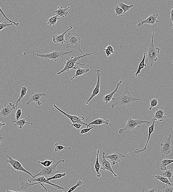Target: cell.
<instances>
[{
    "instance_id": "cell-51",
    "label": "cell",
    "mask_w": 173,
    "mask_h": 192,
    "mask_svg": "<svg viewBox=\"0 0 173 192\" xmlns=\"http://www.w3.org/2000/svg\"><path fill=\"white\" fill-rule=\"evenodd\" d=\"M7 192H26L14 191L11 190H7Z\"/></svg>"
},
{
    "instance_id": "cell-8",
    "label": "cell",
    "mask_w": 173,
    "mask_h": 192,
    "mask_svg": "<svg viewBox=\"0 0 173 192\" xmlns=\"http://www.w3.org/2000/svg\"><path fill=\"white\" fill-rule=\"evenodd\" d=\"M60 162L64 163L65 160H61L56 162L55 164H52L48 167H43L40 171L38 174L34 176L35 178L38 177V176H44L46 179L47 178L53 177L56 174L60 173V171H58L57 170V167L58 164Z\"/></svg>"
},
{
    "instance_id": "cell-40",
    "label": "cell",
    "mask_w": 173,
    "mask_h": 192,
    "mask_svg": "<svg viewBox=\"0 0 173 192\" xmlns=\"http://www.w3.org/2000/svg\"><path fill=\"white\" fill-rule=\"evenodd\" d=\"M150 107L149 108V110H151L153 107H156L158 104V100L156 98H153L150 101Z\"/></svg>"
},
{
    "instance_id": "cell-14",
    "label": "cell",
    "mask_w": 173,
    "mask_h": 192,
    "mask_svg": "<svg viewBox=\"0 0 173 192\" xmlns=\"http://www.w3.org/2000/svg\"><path fill=\"white\" fill-rule=\"evenodd\" d=\"M101 75V74L100 70H97L96 72V77L97 78V83L94 90H93V91L91 97L89 98V99L85 103L86 105L88 104L91 101V100L94 98L98 95L99 94H100Z\"/></svg>"
},
{
    "instance_id": "cell-1",
    "label": "cell",
    "mask_w": 173,
    "mask_h": 192,
    "mask_svg": "<svg viewBox=\"0 0 173 192\" xmlns=\"http://www.w3.org/2000/svg\"><path fill=\"white\" fill-rule=\"evenodd\" d=\"M128 84H126L125 89L123 90V93L119 97L113 98L111 104V107L112 108L116 105L122 106L123 109H125L127 107L131 105V103L134 101H140L139 99L135 98L130 93L128 89Z\"/></svg>"
},
{
    "instance_id": "cell-20",
    "label": "cell",
    "mask_w": 173,
    "mask_h": 192,
    "mask_svg": "<svg viewBox=\"0 0 173 192\" xmlns=\"http://www.w3.org/2000/svg\"><path fill=\"white\" fill-rule=\"evenodd\" d=\"M122 82H123V81H122V80H120L117 84L115 89H114L113 91L111 93L108 94H106L104 96L101 94L100 93V94L102 96L103 101L105 103L107 104L109 103L111 101V100H112L113 98V96L116 93L117 91H118V87H119L120 84L122 83Z\"/></svg>"
},
{
    "instance_id": "cell-48",
    "label": "cell",
    "mask_w": 173,
    "mask_h": 192,
    "mask_svg": "<svg viewBox=\"0 0 173 192\" xmlns=\"http://www.w3.org/2000/svg\"><path fill=\"white\" fill-rule=\"evenodd\" d=\"M104 50L105 52L107 57H109L112 55V53H111V52H110L106 48H104Z\"/></svg>"
},
{
    "instance_id": "cell-32",
    "label": "cell",
    "mask_w": 173,
    "mask_h": 192,
    "mask_svg": "<svg viewBox=\"0 0 173 192\" xmlns=\"http://www.w3.org/2000/svg\"><path fill=\"white\" fill-rule=\"evenodd\" d=\"M59 19V16L58 15H56L55 16H53L48 19L47 24L49 25L50 26H55Z\"/></svg>"
},
{
    "instance_id": "cell-28",
    "label": "cell",
    "mask_w": 173,
    "mask_h": 192,
    "mask_svg": "<svg viewBox=\"0 0 173 192\" xmlns=\"http://www.w3.org/2000/svg\"><path fill=\"white\" fill-rule=\"evenodd\" d=\"M173 162V160L166 159L164 158L163 160H161L160 162V169L161 170H167L166 166L171 164Z\"/></svg>"
},
{
    "instance_id": "cell-37",
    "label": "cell",
    "mask_w": 173,
    "mask_h": 192,
    "mask_svg": "<svg viewBox=\"0 0 173 192\" xmlns=\"http://www.w3.org/2000/svg\"><path fill=\"white\" fill-rule=\"evenodd\" d=\"M53 162V161L51 160H46L44 162H40V161H38V163L42 164L44 167H48L52 165V164Z\"/></svg>"
},
{
    "instance_id": "cell-39",
    "label": "cell",
    "mask_w": 173,
    "mask_h": 192,
    "mask_svg": "<svg viewBox=\"0 0 173 192\" xmlns=\"http://www.w3.org/2000/svg\"><path fill=\"white\" fill-rule=\"evenodd\" d=\"M82 185V182L81 180H79L78 181L77 183L75 185L73 186V187L70 189L67 192H73V191L75 190V189H77L78 187H79V186H81ZM61 192H64L63 191H61Z\"/></svg>"
},
{
    "instance_id": "cell-49",
    "label": "cell",
    "mask_w": 173,
    "mask_h": 192,
    "mask_svg": "<svg viewBox=\"0 0 173 192\" xmlns=\"http://www.w3.org/2000/svg\"><path fill=\"white\" fill-rule=\"evenodd\" d=\"M171 8V11H170L171 14L170 20L172 21V22L173 23V26L172 27V28L173 29V7H172Z\"/></svg>"
},
{
    "instance_id": "cell-7",
    "label": "cell",
    "mask_w": 173,
    "mask_h": 192,
    "mask_svg": "<svg viewBox=\"0 0 173 192\" xmlns=\"http://www.w3.org/2000/svg\"><path fill=\"white\" fill-rule=\"evenodd\" d=\"M73 51L69 52H60L57 50H54V51L49 53L45 54H41L33 52V56L34 57L37 56L42 58L49 59L55 62H58L60 59L63 58L67 54L71 53Z\"/></svg>"
},
{
    "instance_id": "cell-19",
    "label": "cell",
    "mask_w": 173,
    "mask_h": 192,
    "mask_svg": "<svg viewBox=\"0 0 173 192\" xmlns=\"http://www.w3.org/2000/svg\"><path fill=\"white\" fill-rule=\"evenodd\" d=\"M73 27V25H72L70 26V27L64 32L62 33L61 34L53 36L52 37V41H53V43H59L63 44L64 43L66 42L65 38V34L68 31L72 29Z\"/></svg>"
},
{
    "instance_id": "cell-25",
    "label": "cell",
    "mask_w": 173,
    "mask_h": 192,
    "mask_svg": "<svg viewBox=\"0 0 173 192\" xmlns=\"http://www.w3.org/2000/svg\"><path fill=\"white\" fill-rule=\"evenodd\" d=\"M110 121L109 120H104V119L102 118H99L95 119L92 122H91L88 124V127L87 128L90 127L91 125H101L104 124H105L107 125L109 124Z\"/></svg>"
},
{
    "instance_id": "cell-29",
    "label": "cell",
    "mask_w": 173,
    "mask_h": 192,
    "mask_svg": "<svg viewBox=\"0 0 173 192\" xmlns=\"http://www.w3.org/2000/svg\"><path fill=\"white\" fill-rule=\"evenodd\" d=\"M28 90V87H27L26 86H23V87L21 88L20 95L16 102V105H15L16 107L18 106V103L19 102H20L23 97L26 94Z\"/></svg>"
},
{
    "instance_id": "cell-15",
    "label": "cell",
    "mask_w": 173,
    "mask_h": 192,
    "mask_svg": "<svg viewBox=\"0 0 173 192\" xmlns=\"http://www.w3.org/2000/svg\"><path fill=\"white\" fill-rule=\"evenodd\" d=\"M46 94L41 93H33L31 96L30 99L26 103L27 105L29 106L30 103H35L37 105H41L42 103L41 102V99L42 97H48Z\"/></svg>"
},
{
    "instance_id": "cell-34",
    "label": "cell",
    "mask_w": 173,
    "mask_h": 192,
    "mask_svg": "<svg viewBox=\"0 0 173 192\" xmlns=\"http://www.w3.org/2000/svg\"><path fill=\"white\" fill-rule=\"evenodd\" d=\"M54 148L55 149V152H60L63 149H71V147H65L61 145L58 144V143H56L54 144Z\"/></svg>"
},
{
    "instance_id": "cell-4",
    "label": "cell",
    "mask_w": 173,
    "mask_h": 192,
    "mask_svg": "<svg viewBox=\"0 0 173 192\" xmlns=\"http://www.w3.org/2000/svg\"><path fill=\"white\" fill-rule=\"evenodd\" d=\"M152 38L151 43L149 45V48L147 50V54L146 58V61L149 62L151 66V69L153 70V65L155 62L158 60V56L160 53V49L157 47H155L153 43V37H154V30H153L152 32Z\"/></svg>"
},
{
    "instance_id": "cell-18",
    "label": "cell",
    "mask_w": 173,
    "mask_h": 192,
    "mask_svg": "<svg viewBox=\"0 0 173 192\" xmlns=\"http://www.w3.org/2000/svg\"><path fill=\"white\" fill-rule=\"evenodd\" d=\"M125 156L124 155L117 152L109 155H106V154L105 157L106 158L109 159L112 162L113 165H114L119 163L120 161V158H125Z\"/></svg>"
},
{
    "instance_id": "cell-35",
    "label": "cell",
    "mask_w": 173,
    "mask_h": 192,
    "mask_svg": "<svg viewBox=\"0 0 173 192\" xmlns=\"http://www.w3.org/2000/svg\"><path fill=\"white\" fill-rule=\"evenodd\" d=\"M114 10L115 11L116 16H118L121 17L123 16L124 14V11L118 5H116L114 7Z\"/></svg>"
},
{
    "instance_id": "cell-9",
    "label": "cell",
    "mask_w": 173,
    "mask_h": 192,
    "mask_svg": "<svg viewBox=\"0 0 173 192\" xmlns=\"http://www.w3.org/2000/svg\"><path fill=\"white\" fill-rule=\"evenodd\" d=\"M6 156L8 158V159L7 161V162L10 164L11 166L14 168L15 170H16L17 171H21L24 172V173L29 174L32 177L35 178L32 173L23 167L22 164L18 161L13 159L11 157L7 155V154H6Z\"/></svg>"
},
{
    "instance_id": "cell-13",
    "label": "cell",
    "mask_w": 173,
    "mask_h": 192,
    "mask_svg": "<svg viewBox=\"0 0 173 192\" xmlns=\"http://www.w3.org/2000/svg\"><path fill=\"white\" fill-rule=\"evenodd\" d=\"M159 16L158 13H155V14L149 15L147 18L144 20H142L140 19L138 21L137 26L140 27L144 24L154 25L156 23L159 22V21L157 20Z\"/></svg>"
},
{
    "instance_id": "cell-27",
    "label": "cell",
    "mask_w": 173,
    "mask_h": 192,
    "mask_svg": "<svg viewBox=\"0 0 173 192\" xmlns=\"http://www.w3.org/2000/svg\"><path fill=\"white\" fill-rule=\"evenodd\" d=\"M146 58V53H144V54L143 58L141 61L140 62L139 64V66H138V70L136 72L135 74V75L136 77H137L138 74L141 73V71L142 69L144 68L145 67L147 66V64L145 63V61Z\"/></svg>"
},
{
    "instance_id": "cell-36",
    "label": "cell",
    "mask_w": 173,
    "mask_h": 192,
    "mask_svg": "<svg viewBox=\"0 0 173 192\" xmlns=\"http://www.w3.org/2000/svg\"><path fill=\"white\" fill-rule=\"evenodd\" d=\"M66 175H67V174L66 173H58L56 174L55 175L53 176V177L47 178V179L48 181H49L50 180H51L60 179L62 177H65Z\"/></svg>"
},
{
    "instance_id": "cell-53",
    "label": "cell",
    "mask_w": 173,
    "mask_h": 192,
    "mask_svg": "<svg viewBox=\"0 0 173 192\" xmlns=\"http://www.w3.org/2000/svg\"><path fill=\"white\" fill-rule=\"evenodd\" d=\"M45 190L46 192H48L47 189L46 188L45 189Z\"/></svg>"
},
{
    "instance_id": "cell-10",
    "label": "cell",
    "mask_w": 173,
    "mask_h": 192,
    "mask_svg": "<svg viewBox=\"0 0 173 192\" xmlns=\"http://www.w3.org/2000/svg\"><path fill=\"white\" fill-rule=\"evenodd\" d=\"M172 138V135L170 133L169 134L168 138H166L164 141V142L160 144V152L163 159L164 156L166 154L170 153L171 151V139Z\"/></svg>"
},
{
    "instance_id": "cell-6",
    "label": "cell",
    "mask_w": 173,
    "mask_h": 192,
    "mask_svg": "<svg viewBox=\"0 0 173 192\" xmlns=\"http://www.w3.org/2000/svg\"><path fill=\"white\" fill-rule=\"evenodd\" d=\"M93 53H86V54H83V55L75 57L72 56L71 58H68L67 61L64 62V64H65L64 67L61 71L58 72L57 74V75H60V74L63 73V72L65 71H69L70 70H77L78 67L76 66L75 64H79L80 66H85V64H82L78 63V62H77L78 61L80 60L81 58L85 57L91 55Z\"/></svg>"
},
{
    "instance_id": "cell-45",
    "label": "cell",
    "mask_w": 173,
    "mask_h": 192,
    "mask_svg": "<svg viewBox=\"0 0 173 192\" xmlns=\"http://www.w3.org/2000/svg\"><path fill=\"white\" fill-rule=\"evenodd\" d=\"M159 187H157L155 188H153V189H147L146 188H144L142 190L143 192H155L157 189H158Z\"/></svg>"
},
{
    "instance_id": "cell-54",
    "label": "cell",
    "mask_w": 173,
    "mask_h": 192,
    "mask_svg": "<svg viewBox=\"0 0 173 192\" xmlns=\"http://www.w3.org/2000/svg\"><path fill=\"white\" fill-rule=\"evenodd\" d=\"M172 63L173 64V61L172 62Z\"/></svg>"
},
{
    "instance_id": "cell-12",
    "label": "cell",
    "mask_w": 173,
    "mask_h": 192,
    "mask_svg": "<svg viewBox=\"0 0 173 192\" xmlns=\"http://www.w3.org/2000/svg\"><path fill=\"white\" fill-rule=\"evenodd\" d=\"M106 154L105 152H103L102 158L100 160L101 165L100 170H107V171L111 172L116 179V177H118V176L114 172L110 162L106 159V158L105 157Z\"/></svg>"
},
{
    "instance_id": "cell-22",
    "label": "cell",
    "mask_w": 173,
    "mask_h": 192,
    "mask_svg": "<svg viewBox=\"0 0 173 192\" xmlns=\"http://www.w3.org/2000/svg\"><path fill=\"white\" fill-rule=\"evenodd\" d=\"M30 116H29L26 118H23L18 121H13V122L15 123L14 126L18 127L19 129H22L25 125H33V123H29L27 122V119L30 118Z\"/></svg>"
},
{
    "instance_id": "cell-47",
    "label": "cell",
    "mask_w": 173,
    "mask_h": 192,
    "mask_svg": "<svg viewBox=\"0 0 173 192\" xmlns=\"http://www.w3.org/2000/svg\"><path fill=\"white\" fill-rule=\"evenodd\" d=\"M106 48L112 54H113L114 53V49L113 48L112 46L111 45L109 44L106 47Z\"/></svg>"
},
{
    "instance_id": "cell-23",
    "label": "cell",
    "mask_w": 173,
    "mask_h": 192,
    "mask_svg": "<svg viewBox=\"0 0 173 192\" xmlns=\"http://www.w3.org/2000/svg\"><path fill=\"white\" fill-rule=\"evenodd\" d=\"M70 8V6L65 9L63 8L62 7H58L57 10L54 11V12L56 13V15H58V16L61 17L62 18H64L65 16H67L68 13H69L68 10Z\"/></svg>"
},
{
    "instance_id": "cell-42",
    "label": "cell",
    "mask_w": 173,
    "mask_h": 192,
    "mask_svg": "<svg viewBox=\"0 0 173 192\" xmlns=\"http://www.w3.org/2000/svg\"><path fill=\"white\" fill-rule=\"evenodd\" d=\"M13 25V23H7L6 21H3L0 23V30L1 31L3 30V29L9 26H11V25Z\"/></svg>"
},
{
    "instance_id": "cell-46",
    "label": "cell",
    "mask_w": 173,
    "mask_h": 192,
    "mask_svg": "<svg viewBox=\"0 0 173 192\" xmlns=\"http://www.w3.org/2000/svg\"><path fill=\"white\" fill-rule=\"evenodd\" d=\"M82 125L80 124V123H76L72 124L71 126L75 127V128L79 130V129L81 128V127L82 126Z\"/></svg>"
},
{
    "instance_id": "cell-3",
    "label": "cell",
    "mask_w": 173,
    "mask_h": 192,
    "mask_svg": "<svg viewBox=\"0 0 173 192\" xmlns=\"http://www.w3.org/2000/svg\"><path fill=\"white\" fill-rule=\"evenodd\" d=\"M66 43V48H72L82 53L81 48V38L79 35L76 33L69 32L65 36Z\"/></svg>"
},
{
    "instance_id": "cell-16",
    "label": "cell",
    "mask_w": 173,
    "mask_h": 192,
    "mask_svg": "<svg viewBox=\"0 0 173 192\" xmlns=\"http://www.w3.org/2000/svg\"><path fill=\"white\" fill-rule=\"evenodd\" d=\"M15 108V105L12 103H10L7 105L5 104L1 110L0 115L5 118L8 117L13 112V111L14 110Z\"/></svg>"
},
{
    "instance_id": "cell-2",
    "label": "cell",
    "mask_w": 173,
    "mask_h": 192,
    "mask_svg": "<svg viewBox=\"0 0 173 192\" xmlns=\"http://www.w3.org/2000/svg\"><path fill=\"white\" fill-rule=\"evenodd\" d=\"M28 183H24L22 182L21 183V186H22L21 189L25 190L27 188H30L33 185H38V184L41 185V184H46L51 185L57 189L65 190V188L62 186L51 183L50 181H48L46 178L44 176H40V177H37L35 178L32 177L31 179H28Z\"/></svg>"
},
{
    "instance_id": "cell-17",
    "label": "cell",
    "mask_w": 173,
    "mask_h": 192,
    "mask_svg": "<svg viewBox=\"0 0 173 192\" xmlns=\"http://www.w3.org/2000/svg\"><path fill=\"white\" fill-rule=\"evenodd\" d=\"M166 111L163 109V107L160 109L157 108L153 115V118L151 121H158L159 122H164L167 118V117L164 115Z\"/></svg>"
},
{
    "instance_id": "cell-50",
    "label": "cell",
    "mask_w": 173,
    "mask_h": 192,
    "mask_svg": "<svg viewBox=\"0 0 173 192\" xmlns=\"http://www.w3.org/2000/svg\"><path fill=\"white\" fill-rule=\"evenodd\" d=\"M2 118V117H1V121H0V129H1L3 126H5L6 125L5 123H2L1 122Z\"/></svg>"
},
{
    "instance_id": "cell-44",
    "label": "cell",
    "mask_w": 173,
    "mask_h": 192,
    "mask_svg": "<svg viewBox=\"0 0 173 192\" xmlns=\"http://www.w3.org/2000/svg\"><path fill=\"white\" fill-rule=\"evenodd\" d=\"M94 129V127H91V128H86L83 129H82L80 132V134H86V133H88L92 130V129Z\"/></svg>"
},
{
    "instance_id": "cell-52",
    "label": "cell",
    "mask_w": 173,
    "mask_h": 192,
    "mask_svg": "<svg viewBox=\"0 0 173 192\" xmlns=\"http://www.w3.org/2000/svg\"><path fill=\"white\" fill-rule=\"evenodd\" d=\"M3 139V138L2 137L1 134V146H2V140Z\"/></svg>"
},
{
    "instance_id": "cell-33",
    "label": "cell",
    "mask_w": 173,
    "mask_h": 192,
    "mask_svg": "<svg viewBox=\"0 0 173 192\" xmlns=\"http://www.w3.org/2000/svg\"><path fill=\"white\" fill-rule=\"evenodd\" d=\"M160 174L163 177L168 179L171 182V179L173 176V172L172 170L168 169L165 170L164 171L162 172Z\"/></svg>"
},
{
    "instance_id": "cell-24",
    "label": "cell",
    "mask_w": 173,
    "mask_h": 192,
    "mask_svg": "<svg viewBox=\"0 0 173 192\" xmlns=\"http://www.w3.org/2000/svg\"><path fill=\"white\" fill-rule=\"evenodd\" d=\"M100 150L98 149L97 150V154L96 156V162L95 164V169L97 173V177L98 178H100L101 176V174L100 173V170L101 168V165L99 159V154H100Z\"/></svg>"
},
{
    "instance_id": "cell-21",
    "label": "cell",
    "mask_w": 173,
    "mask_h": 192,
    "mask_svg": "<svg viewBox=\"0 0 173 192\" xmlns=\"http://www.w3.org/2000/svg\"><path fill=\"white\" fill-rule=\"evenodd\" d=\"M155 121H153L152 124L151 126L149 127L148 138L147 142L146 144L145 147L142 150H140L138 149H135V150L134 151V153L135 154H139L140 153L143 152L144 151L146 150L147 144H148L149 140H150L151 135L152 134V133L153 132H154Z\"/></svg>"
},
{
    "instance_id": "cell-26",
    "label": "cell",
    "mask_w": 173,
    "mask_h": 192,
    "mask_svg": "<svg viewBox=\"0 0 173 192\" xmlns=\"http://www.w3.org/2000/svg\"><path fill=\"white\" fill-rule=\"evenodd\" d=\"M89 70H90L89 68L85 69V68H82L81 67H78L75 75L72 78H71L70 80H73L76 77H78L79 76L84 75L85 74H86L89 72Z\"/></svg>"
},
{
    "instance_id": "cell-41",
    "label": "cell",
    "mask_w": 173,
    "mask_h": 192,
    "mask_svg": "<svg viewBox=\"0 0 173 192\" xmlns=\"http://www.w3.org/2000/svg\"><path fill=\"white\" fill-rule=\"evenodd\" d=\"M0 10H1V12L2 14V15L4 17H5V18L6 19H7V20L8 21H9L10 23H13V24H15L16 25V26L17 27H18L19 26V23L15 22V21H11V20H10L9 19H8V18H7V17L6 16V15H5V14L3 12V11L2 10V9L1 7H0Z\"/></svg>"
},
{
    "instance_id": "cell-43",
    "label": "cell",
    "mask_w": 173,
    "mask_h": 192,
    "mask_svg": "<svg viewBox=\"0 0 173 192\" xmlns=\"http://www.w3.org/2000/svg\"><path fill=\"white\" fill-rule=\"evenodd\" d=\"M22 110L21 109H19L17 110L15 114L16 119L17 121L19 120L20 117L22 116Z\"/></svg>"
},
{
    "instance_id": "cell-11",
    "label": "cell",
    "mask_w": 173,
    "mask_h": 192,
    "mask_svg": "<svg viewBox=\"0 0 173 192\" xmlns=\"http://www.w3.org/2000/svg\"><path fill=\"white\" fill-rule=\"evenodd\" d=\"M54 107H55V108L58 110V111H59L60 112H61L62 114H63L65 116L68 117V118L71 120L73 124H74V123H79L88 127V124L83 122V121L84 120L85 118L82 116L81 115L79 116H76L68 114V113H66L65 112L61 110V109L58 108L57 106L55 104L54 105Z\"/></svg>"
},
{
    "instance_id": "cell-5",
    "label": "cell",
    "mask_w": 173,
    "mask_h": 192,
    "mask_svg": "<svg viewBox=\"0 0 173 192\" xmlns=\"http://www.w3.org/2000/svg\"><path fill=\"white\" fill-rule=\"evenodd\" d=\"M146 123L147 124L149 125L152 124L153 121H147L142 120L141 119H133L131 118H129L127 119V123L125 125V127L123 128L120 129L118 131L120 134L124 135V133L126 131H128L130 132L132 131L135 130L136 127L139 128L143 123Z\"/></svg>"
},
{
    "instance_id": "cell-31",
    "label": "cell",
    "mask_w": 173,
    "mask_h": 192,
    "mask_svg": "<svg viewBox=\"0 0 173 192\" xmlns=\"http://www.w3.org/2000/svg\"><path fill=\"white\" fill-rule=\"evenodd\" d=\"M118 7L121 8L124 11V13L127 12V11H129L131 8L134 7V5L133 3H131L130 5H128L125 4L122 2H120L118 4Z\"/></svg>"
},
{
    "instance_id": "cell-38",
    "label": "cell",
    "mask_w": 173,
    "mask_h": 192,
    "mask_svg": "<svg viewBox=\"0 0 173 192\" xmlns=\"http://www.w3.org/2000/svg\"><path fill=\"white\" fill-rule=\"evenodd\" d=\"M171 186L166 185L163 187L162 190H156L160 192H173V187H171Z\"/></svg>"
},
{
    "instance_id": "cell-30",
    "label": "cell",
    "mask_w": 173,
    "mask_h": 192,
    "mask_svg": "<svg viewBox=\"0 0 173 192\" xmlns=\"http://www.w3.org/2000/svg\"><path fill=\"white\" fill-rule=\"evenodd\" d=\"M153 177H155L157 180H158L159 181L162 182V183L166 184V185H172L170 180L166 178L163 177L160 174L156 176H153Z\"/></svg>"
}]
</instances>
